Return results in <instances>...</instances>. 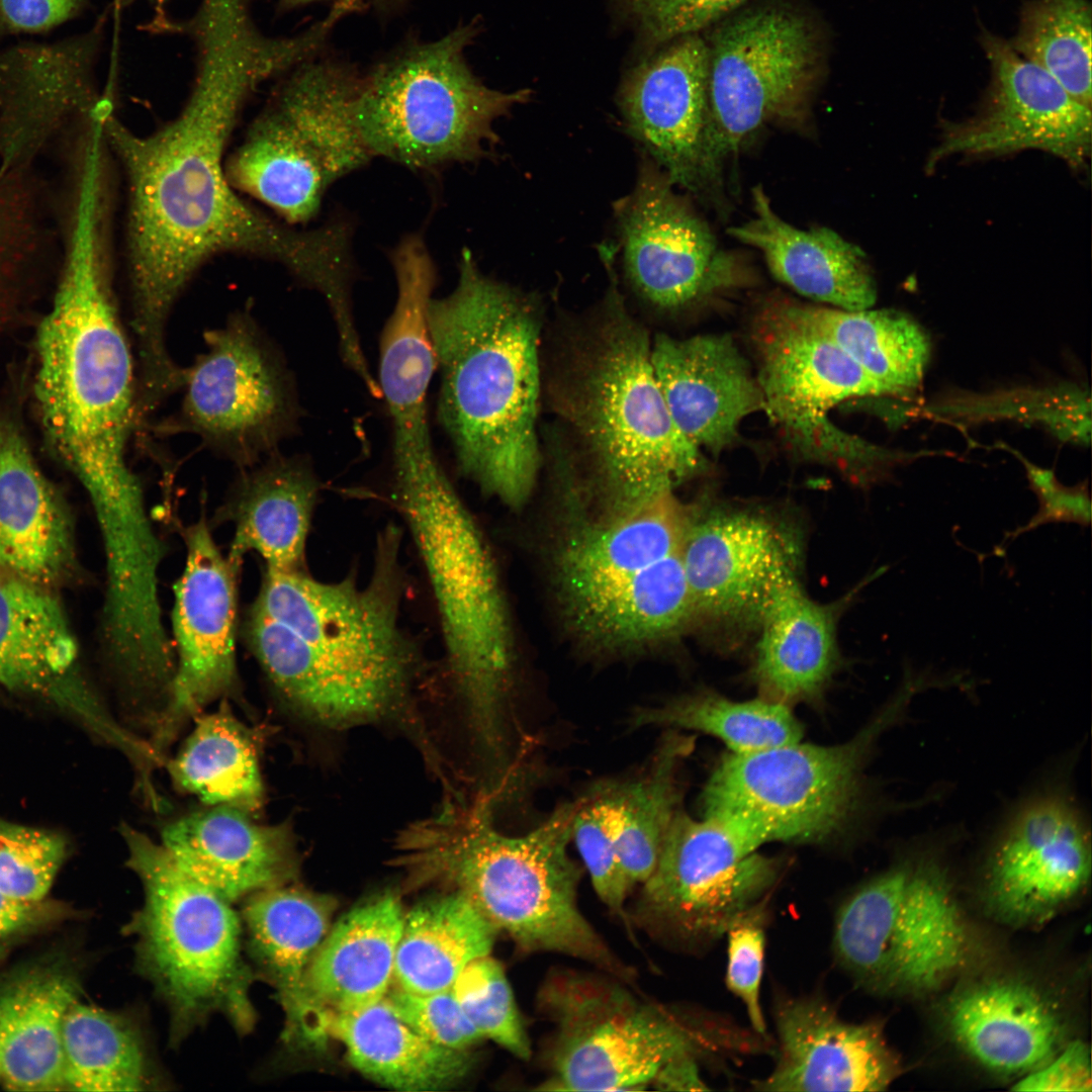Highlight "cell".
<instances>
[{
	"label": "cell",
	"mask_w": 1092,
	"mask_h": 1092,
	"mask_svg": "<svg viewBox=\"0 0 1092 1092\" xmlns=\"http://www.w3.org/2000/svg\"><path fill=\"white\" fill-rule=\"evenodd\" d=\"M197 72L176 118L138 135L113 116L105 140L125 171L128 194L130 327L138 353L167 352L166 327L179 295L211 256L239 252L283 265L322 290L341 273L346 240L335 222L298 231L243 201L230 184L223 153L253 91L274 78L269 44L239 25L213 23L194 35Z\"/></svg>",
	"instance_id": "1"
},
{
	"label": "cell",
	"mask_w": 1092,
	"mask_h": 1092,
	"mask_svg": "<svg viewBox=\"0 0 1092 1092\" xmlns=\"http://www.w3.org/2000/svg\"><path fill=\"white\" fill-rule=\"evenodd\" d=\"M102 216L75 211L65 269L37 333L35 395L46 437L89 495L95 515L144 498L127 463L138 429V373L115 304Z\"/></svg>",
	"instance_id": "2"
},
{
	"label": "cell",
	"mask_w": 1092,
	"mask_h": 1092,
	"mask_svg": "<svg viewBox=\"0 0 1092 1092\" xmlns=\"http://www.w3.org/2000/svg\"><path fill=\"white\" fill-rule=\"evenodd\" d=\"M458 281L432 296L428 320L440 374L439 422L458 469L517 510L541 467L540 317L534 301L485 276L463 250Z\"/></svg>",
	"instance_id": "3"
},
{
	"label": "cell",
	"mask_w": 1092,
	"mask_h": 1092,
	"mask_svg": "<svg viewBox=\"0 0 1092 1092\" xmlns=\"http://www.w3.org/2000/svg\"><path fill=\"white\" fill-rule=\"evenodd\" d=\"M491 798L453 794L396 838V863L417 884L464 896L524 952H556L593 964L621 982L634 972L607 945L577 904L580 869L568 853L575 802L539 826L507 835Z\"/></svg>",
	"instance_id": "4"
},
{
	"label": "cell",
	"mask_w": 1092,
	"mask_h": 1092,
	"mask_svg": "<svg viewBox=\"0 0 1092 1092\" xmlns=\"http://www.w3.org/2000/svg\"><path fill=\"white\" fill-rule=\"evenodd\" d=\"M401 531L377 535L367 582L322 581L265 567L251 608L293 634L284 668L293 699L314 721L347 726L379 717L405 694L417 646L402 629Z\"/></svg>",
	"instance_id": "5"
},
{
	"label": "cell",
	"mask_w": 1092,
	"mask_h": 1092,
	"mask_svg": "<svg viewBox=\"0 0 1092 1092\" xmlns=\"http://www.w3.org/2000/svg\"><path fill=\"white\" fill-rule=\"evenodd\" d=\"M613 261L607 296L566 342L549 385L606 512L641 507L704 473L708 462L677 429L651 363L647 332L627 311Z\"/></svg>",
	"instance_id": "6"
},
{
	"label": "cell",
	"mask_w": 1092,
	"mask_h": 1092,
	"mask_svg": "<svg viewBox=\"0 0 1092 1092\" xmlns=\"http://www.w3.org/2000/svg\"><path fill=\"white\" fill-rule=\"evenodd\" d=\"M396 503L427 571L450 671L480 740L503 746L515 658L491 552L438 461L394 474Z\"/></svg>",
	"instance_id": "7"
},
{
	"label": "cell",
	"mask_w": 1092,
	"mask_h": 1092,
	"mask_svg": "<svg viewBox=\"0 0 1092 1092\" xmlns=\"http://www.w3.org/2000/svg\"><path fill=\"white\" fill-rule=\"evenodd\" d=\"M120 834L144 893L124 930L133 938L136 970L167 1006L171 1043L214 1015L249 1033L257 1018L251 1000L257 977L244 956L234 903L184 872L146 833L122 824Z\"/></svg>",
	"instance_id": "8"
},
{
	"label": "cell",
	"mask_w": 1092,
	"mask_h": 1092,
	"mask_svg": "<svg viewBox=\"0 0 1092 1092\" xmlns=\"http://www.w3.org/2000/svg\"><path fill=\"white\" fill-rule=\"evenodd\" d=\"M478 24L397 49L361 75L356 119L373 158L413 170L468 163L498 141L494 121L525 103L529 89L503 92L471 71L465 50Z\"/></svg>",
	"instance_id": "9"
},
{
	"label": "cell",
	"mask_w": 1092,
	"mask_h": 1092,
	"mask_svg": "<svg viewBox=\"0 0 1092 1092\" xmlns=\"http://www.w3.org/2000/svg\"><path fill=\"white\" fill-rule=\"evenodd\" d=\"M833 945L840 964L866 987L922 995L963 970L971 934L943 874L929 863L907 864L842 904Z\"/></svg>",
	"instance_id": "10"
},
{
	"label": "cell",
	"mask_w": 1092,
	"mask_h": 1092,
	"mask_svg": "<svg viewBox=\"0 0 1092 1092\" xmlns=\"http://www.w3.org/2000/svg\"><path fill=\"white\" fill-rule=\"evenodd\" d=\"M901 688L880 716L851 740L823 746L799 742L729 753L703 792L705 814L730 816L767 841H817L853 813L866 754L877 735L908 705Z\"/></svg>",
	"instance_id": "11"
},
{
	"label": "cell",
	"mask_w": 1092,
	"mask_h": 1092,
	"mask_svg": "<svg viewBox=\"0 0 1092 1092\" xmlns=\"http://www.w3.org/2000/svg\"><path fill=\"white\" fill-rule=\"evenodd\" d=\"M718 23L707 42L711 181L759 127L803 107L824 66L821 33L799 8L766 2L739 8Z\"/></svg>",
	"instance_id": "12"
},
{
	"label": "cell",
	"mask_w": 1092,
	"mask_h": 1092,
	"mask_svg": "<svg viewBox=\"0 0 1092 1092\" xmlns=\"http://www.w3.org/2000/svg\"><path fill=\"white\" fill-rule=\"evenodd\" d=\"M537 1003L554 1024L546 1090H641L671 1058L696 1054L695 1034L671 1015L634 997L617 981L573 971L552 973Z\"/></svg>",
	"instance_id": "13"
},
{
	"label": "cell",
	"mask_w": 1092,
	"mask_h": 1092,
	"mask_svg": "<svg viewBox=\"0 0 1092 1092\" xmlns=\"http://www.w3.org/2000/svg\"><path fill=\"white\" fill-rule=\"evenodd\" d=\"M205 350L185 368L178 413L155 429L191 433L240 469L276 452L298 405L282 357L249 311L205 331Z\"/></svg>",
	"instance_id": "14"
},
{
	"label": "cell",
	"mask_w": 1092,
	"mask_h": 1092,
	"mask_svg": "<svg viewBox=\"0 0 1092 1092\" xmlns=\"http://www.w3.org/2000/svg\"><path fill=\"white\" fill-rule=\"evenodd\" d=\"M762 841L738 820L676 811L657 863L642 884L637 916L646 926L687 941L726 934L759 906L777 879Z\"/></svg>",
	"instance_id": "15"
},
{
	"label": "cell",
	"mask_w": 1092,
	"mask_h": 1092,
	"mask_svg": "<svg viewBox=\"0 0 1092 1092\" xmlns=\"http://www.w3.org/2000/svg\"><path fill=\"white\" fill-rule=\"evenodd\" d=\"M647 155L635 186L615 202L623 267L635 292L658 309H687L742 286L741 261L677 195Z\"/></svg>",
	"instance_id": "16"
},
{
	"label": "cell",
	"mask_w": 1092,
	"mask_h": 1092,
	"mask_svg": "<svg viewBox=\"0 0 1092 1092\" xmlns=\"http://www.w3.org/2000/svg\"><path fill=\"white\" fill-rule=\"evenodd\" d=\"M696 621L756 625L772 598L800 578V534L768 511L697 507L681 551Z\"/></svg>",
	"instance_id": "17"
},
{
	"label": "cell",
	"mask_w": 1092,
	"mask_h": 1092,
	"mask_svg": "<svg viewBox=\"0 0 1092 1092\" xmlns=\"http://www.w3.org/2000/svg\"><path fill=\"white\" fill-rule=\"evenodd\" d=\"M186 559L174 584L176 667L170 698L150 743L161 754L211 702L239 690L237 568L202 516L182 531Z\"/></svg>",
	"instance_id": "18"
},
{
	"label": "cell",
	"mask_w": 1092,
	"mask_h": 1092,
	"mask_svg": "<svg viewBox=\"0 0 1092 1092\" xmlns=\"http://www.w3.org/2000/svg\"><path fill=\"white\" fill-rule=\"evenodd\" d=\"M990 65L984 103L972 118L945 126L926 170L954 155L1000 156L1023 150L1053 154L1083 168L1091 152V108L1046 71L1019 56L1009 41L985 31Z\"/></svg>",
	"instance_id": "19"
},
{
	"label": "cell",
	"mask_w": 1092,
	"mask_h": 1092,
	"mask_svg": "<svg viewBox=\"0 0 1092 1092\" xmlns=\"http://www.w3.org/2000/svg\"><path fill=\"white\" fill-rule=\"evenodd\" d=\"M567 623L606 652H631L670 640L696 621L680 552L653 562L553 563Z\"/></svg>",
	"instance_id": "20"
},
{
	"label": "cell",
	"mask_w": 1092,
	"mask_h": 1092,
	"mask_svg": "<svg viewBox=\"0 0 1092 1092\" xmlns=\"http://www.w3.org/2000/svg\"><path fill=\"white\" fill-rule=\"evenodd\" d=\"M403 916L399 900L381 894L344 914L310 960L294 1003L284 1011L285 1043L324 1045L337 1015L382 999L392 982Z\"/></svg>",
	"instance_id": "21"
},
{
	"label": "cell",
	"mask_w": 1092,
	"mask_h": 1092,
	"mask_svg": "<svg viewBox=\"0 0 1092 1092\" xmlns=\"http://www.w3.org/2000/svg\"><path fill=\"white\" fill-rule=\"evenodd\" d=\"M750 332L763 412L779 428L826 416L848 399L889 395L812 322L801 302L769 298Z\"/></svg>",
	"instance_id": "22"
},
{
	"label": "cell",
	"mask_w": 1092,
	"mask_h": 1092,
	"mask_svg": "<svg viewBox=\"0 0 1092 1092\" xmlns=\"http://www.w3.org/2000/svg\"><path fill=\"white\" fill-rule=\"evenodd\" d=\"M618 104L627 129L673 185L700 192L706 165L708 44L698 34L672 40L624 78Z\"/></svg>",
	"instance_id": "23"
},
{
	"label": "cell",
	"mask_w": 1092,
	"mask_h": 1092,
	"mask_svg": "<svg viewBox=\"0 0 1092 1092\" xmlns=\"http://www.w3.org/2000/svg\"><path fill=\"white\" fill-rule=\"evenodd\" d=\"M1090 873V842L1076 811L1042 797L1017 814L993 851L987 901L1004 921L1043 922L1085 888Z\"/></svg>",
	"instance_id": "24"
},
{
	"label": "cell",
	"mask_w": 1092,
	"mask_h": 1092,
	"mask_svg": "<svg viewBox=\"0 0 1092 1092\" xmlns=\"http://www.w3.org/2000/svg\"><path fill=\"white\" fill-rule=\"evenodd\" d=\"M397 294L379 345L380 395L392 424L393 468L436 459L427 415V396L436 371L428 307L436 267L418 235H410L390 255Z\"/></svg>",
	"instance_id": "25"
},
{
	"label": "cell",
	"mask_w": 1092,
	"mask_h": 1092,
	"mask_svg": "<svg viewBox=\"0 0 1092 1092\" xmlns=\"http://www.w3.org/2000/svg\"><path fill=\"white\" fill-rule=\"evenodd\" d=\"M656 381L680 433L717 456L734 445L744 418L764 411L756 376L728 334L651 342Z\"/></svg>",
	"instance_id": "26"
},
{
	"label": "cell",
	"mask_w": 1092,
	"mask_h": 1092,
	"mask_svg": "<svg viewBox=\"0 0 1092 1092\" xmlns=\"http://www.w3.org/2000/svg\"><path fill=\"white\" fill-rule=\"evenodd\" d=\"M777 1066L761 1091H882L899 1063L874 1023L841 1019L826 1004L793 999L777 1011Z\"/></svg>",
	"instance_id": "27"
},
{
	"label": "cell",
	"mask_w": 1092,
	"mask_h": 1092,
	"mask_svg": "<svg viewBox=\"0 0 1092 1092\" xmlns=\"http://www.w3.org/2000/svg\"><path fill=\"white\" fill-rule=\"evenodd\" d=\"M168 824L162 845L192 878L232 903L286 885L297 874L291 827L264 825L218 805Z\"/></svg>",
	"instance_id": "28"
},
{
	"label": "cell",
	"mask_w": 1092,
	"mask_h": 1092,
	"mask_svg": "<svg viewBox=\"0 0 1092 1092\" xmlns=\"http://www.w3.org/2000/svg\"><path fill=\"white\" fill-rule=\"evenodd\" d=\"M78 648L58 600L49 587L0 568V684L8 689L64 700L95 730L108 716L89 695L69 686Z\"/></svg>",
	"instance_id": "29"
},
{
	"label": "cell",
	"mask_w": 1092,
	"mask_h": 1092,
	"mask_svg": "<svg viewBox=\"0 0 1092 1092\" xmlns=\"http://www.w3.org/2000/svg\"><path fill=\"white\" fill-rule=\"evenodd\" d=\"M318 482L307 461L277 452L241 469L214 520L234 526L229 560L241 568L249 552L265 566L303 569Z\"/></svg>",
	"instance_id": "30"
},
{
	"label": "cell",
	"mask_w": 1092,
	"mask_h": 1092,
	"mask_svg": "<svg viewBox=\"0 0 1092 1092\" xmlns=\"http://www.w3.org/2000/svg\"><path fill=\"white\" fill-rule=\"evenodd\" d=\"M956 1042L985 1068L1027 1074L1062 1049L1064 1026L1052 1004L1031 985L991 980L958 993L946 1009Z\"/></svg>",
	"instance_id": "31"
},
{
	"label": "cell",
	"mask_w": 1092,
	"mask_h": 1092,
	"mask_svg": "<svg viewBox=\"0 0 1092 1092\" xmlns=\"http://www.w3.org/2000/svg\"><path fill=\"white\" fill-rule=\"evenodd\" d=\"M754 216L728 229L759 251L772 276L799 294L845 310L872 307L877 288L862 251L833 230H799L772 209L761 186L752 190Z\"/></svg>",
	"instance_id": "32"
},
{
	"label": "cell",
	"mask_w": 1092,
	"mask_h": 1092,
	"mask_svg": "<svg viewBox=\"0 0 1092 1092\" xmlns=\"http://www.w3.org/2000/svg\"><path fill=\"white\" fill-rule=\"evenodd\" d=\"M68 515L14 424L0 421V568L50 587L74 564Z\"/></svg>",
	"instance_id": "33"
},
{
	"label": "cell",
	"mask_w": 1092,
	"mask_h": 1092,
	"mask_svg": "<svg viewBox=\"0 0 1092 1092\" xmlns=\"http://www.w3.org/2000/svg\"><path fill=\"white\" fill-rule=\"evenodd\" d=\"M854 592L839 603L823 604L806 594L799 578L772 598L757 624L753 664L765 699L788 705L821 694L839 660L838 615Z\"/></svg>",
	"instance_id": "34"
},
{
	"label": "cell",
	"mask_w": 1092,
	"mask_h": 1092,
	"mask_svg": "<svg viewBox=\"0 0 1092 1092\" xmlns=\"http://www.w3.org/2000/svg\"><path fill=\"white\" fill-rule=\"evenodd\" d=\"M79 999L72 976L37 971L0 992V1083L14 1091L65 1090L63 1024Z\"/></svg>",
	"instance_id": "35"
},
{
	"label": "cell",
	"mask_w": 1092,
	"mask_h": 1092,
	"mask_svg": "<svg viewBox=\"0 0 1092 1092\" xmlns=\"http://www.w3.org/2000/svg\"><path fill=\"white\" fill-rule=\"evenodd\" d=\"M328 1034L343 1043L357 1071L401 1091L448 1088L474 1063L469 1051L444 1048L422 1035L393 1011L385 996L364 1009L333 1017Z\"/></svg>",
	"instance_id": "36"
},
{
	"label": "cell",
	"mask_w": 1092,
	"mask_h": 1092,
	"mask_svg": "<svg viewBox=\"0 0 1092 1092\" xmlns=\"http://www.w3.org/2000/svg\"><path fill=\"white\" fill-rule=\"evenodd\" d=\"M245 949L257 979L276 991L283 1011L297 998L303 976L329 932L331 898L286 885L243 899Z\"/></svg>",
	"instance_id": "37"
},
{
	"label": "cell",
	"mask_w": 1092,
	"mask_h": 1092,
	"mask_svg": "<svg viewBox=\"0 0 1092 1092\" xmlns=\"http://www.w3.org/2000/svg\"><path fill=\"white\" fill-rule=\"evenodd\" d=\"M360 80L352 66L316 57L289 72L271 104L312 149L334 182L373 159L356 119Z\"/></svg>",
	"instance_id": "38"
},
{
	"label": "cell",
	"mask_w": 1092,
	"mask_h": 1092,
	"mask_svg": "<svg viewBox=\"0 0 1092 1092\" xmlns=\"http://www.w3.org/2000/svg\"><path fill=\"white\" fill-rule=\"evenodd\" d=\"M225 173L235 189L263 202L289 224L311 220L334 183L316 154L273 105L252 123L225 163Z\"/></svg>",
	"instance_id": "39"
},
{
	"label": "cell",
	"mask_w": 1092,
	"mask_h": 1092,
	"mask_svg": "<svg viewBox=\"0 0 1092 1092\" xmlns=\"http://www.w3.org/2000/svg\"><path fill=\"white\" fill-rule=\"evenodd\" d=\"M497 932L457 892L421 902L403 916L394 987L415 994L452 988L466 966L490 953Z\"/></svg>",
	"instance_id": "40"
},
{
	"label": "cell",
	"mask_w": 1092,
	"mask_h": 1092,
	"mask_svg": "<svg viewBox=\"0 0 1092 1092\" xmlns=\"http://www.w3.org/2000/svg\"><path fill=\"white\" fill-rule=\"evenodd\" d=\"M194 720L179 752L166 759L173 782L207 806L257 814L265 801L257 735L236 717L226 698L216 711Z\"/></svg>",
	"instance_id": "41"
},
{
	"label": "cell",
	"mask_w": 1092,
	"mask_h": 1092,
	"mask_svg": "<svg viewBox=\"0 0 1092 1092\" xmlns=\"http://www.w3.org/2000/svg\"><path fill=\"white\" fill-rule=\"evenodd\" d=\"M63 1063L65 1090L143 1091L156 1084L138 1022L79 999L65 1016Z\"/></svg>",
	"instance_id": "42"
},
{
	"label": "cell",
	"mask_w": 1092,
	"mask_h": 1092,
	"mask_svg": "<svg viewBox=\"0 0 1092 1092\" xmlns=\"http://www.w3.org/2000/svg\"><path fill=\"white\" fill-rule=\"evenodd\" d=\"M806 314L889 394L917 388L930 357V341L907 314L870 308L845 310L803 303Z\"/></svg>",
	"instance_id": "43"
},
{
	"label": "cell",
	"mask_w": 1092,
	"mask_h": 1092,
	"mask_svg": "<svg viewBox=\"0 0 1092 1092\" xmlns=\"http://www.w3.org/2000/svg\"><path fill=\"white\" fill-rule=\"evenodd\" d=\"M693 749L692 739L668 732L640 776L620 782L621 826L618 855L629 888L643 884L657 863L665 836L679 809L677 771Z\"/></svg>",
	"instance_id": "44"
},
{
	"label": "cell",
	"mask_w": 1092,
	"mask_h": 1092,
	"mask_svg": "<svg viewBox=\"0 0 1092 1092\" xmlns=\"http://www.w3.org/2000/svg\"><path fill=\"white\" fill-rule=\"evenodd\" d=\"M629 728L697 730L720 738L734 753L799 742L802 728L788 705L768 699L734 702L712 694L686 696L655 707H639Z\"/></svg>",
	"instance_id": "45"
},
{
	"label": "cell",
	"mask_w": 1092,
	"mask_h": 1092,
	"mask_svg": "<svg viewBox=\"0 0 1092 1092\" xmlns=\"http://www.w3.org/2000/svg\"><path fill=\"white\" fill-rule=\"evenodd\" d=\"M1092 12L1088 0H1028L1012 49L1091 108Z\"/></svg>",
	"instance_id": "46"
},
{
	"label": "cell",
	"mask_w": 1092,
	"mask_h": 1092,
	"mask_svg": "<svg viewBox=\"0 0 1092 1092\" xmlns=\"http://www.w3.org/2000/svg\"><path fill=\"white\" fill-rule=\"evenodd\" d=\"M925 412L929 416L962 424L999 419L1034 423L1042 425L1062 440L1090 443L1089 394L1070 384L986 393H956L929 403Z\"/></svg>",
	"instance_id": "47"
},
{
	"label": "cell",
	"mask_w": 1092,
	"mask_h": 1092,
	"mask_svg": "<svg viewBox=\"0 0 1092 1092\" xmlns=\"http://www.w3.org/2000/svg\"><path fill=\"white\" fill-rule=\"evenodd\" d=\"M620 826L619 781L599 783L575 801L571 838L598 897L630 929L625 901L631 889L618 855Z\"/></svg>",
	"instance_id": "48"
},
{
	"label": "cell",
	"mask_w": 1092,
	"mask_h": 1092,
	"mask_svg": "<svg viewBox=\"0 0 1092 1092\" xmlns=\"http://www.w3.org/2000/svg\"><path fill=\"white\" fill-rule=\"evenodd\" d=\"M452 991L463 1011L482 1034L521 1060L531 1056V1042L500 964L489 954L472 961L457 977Z\"/></svg>",
	"instance_id": "49"
},
{
	"label": "cell",
	"mask_w": 1092,
	"mask_h": 1092,
	"mask_svg": "<svg viewBox=\"0 0 1092 1092\" xmlns=\"http://www.w3.org/2000/svg\"><path fill=\"white\" fill-rule=\"evenodd\" d=\"M788 449L798 458L838 470L863 487L888 476L911 454L894 452L852 435L822 416L781 428Z\"/></svg>",
	"instance_id": "50"
},
{
	"label": "cell",
	"mask_w": 1092,
	"mask_h": 1092,
	"mask_svg": "<svg viewBox=\"0 0 1092 1092\" xmlns=\"http://www.w3.org/2000/svg\"><path fill=\"white\" fill-rule=\"evenodd\" d=\"M65 839L49 830L0 821V893L41 903L66 856Z\"/></svg>",
	"instance_id": "51"
},
{
	"label": "cell",
	"mask_w": 1092,
	"mask_h": 1092,
	"mask_svg": "<svg viewBox=\"0 0 1092 1092\" xmlns=\"http://www.w3.org/2000/svg\"><path fill=\"white\" fill-rule=\"evenodd\" d=\"M385 998L403 1021L436 1044L469 1051L484 1038L463 1011L452 988L415 994L393 987Z\"/></svg>",
	"instance_id": "52"
},
{
	"label": "cell",
	"mask_w": 1092,
	"mask_h": 1092,
	"mask_svg": "<svg viewBox=\"0 0 1092 1092\" xmlns=\"http://www.w3.org/2000/svg\"><path fill=\"white\" fill-rule=\"evenodd\" d=\"M748 0H619L652 46L674 40L718 23Z\"/></svg>",
	"instance_id": "53"
},
{
	"label": "cell",
	"mask_w": 1092,
	"mask_h": 1092,
	"mask_svg": "<svg viewBox=\"0 0 1092 1092\" xmlns=\"http://www.w3.org/2000/svg\"><path fill=\"white\" fill-rule=\"evenodd\" d=\"M728 989L745 1005L753 1029L766 1035V1025L760 1005V985L763 973L765 935L758 908L735 921L726 932Z\"/></svg>",
	"instance_id": "54"
},
{
	"label": "cell",
	"mask_w": 1092,
	"mask_h": 1092,
	"mask_svg": "<svg viewBox=\"0 0 1092 1092\" xmlns=\"http://www.w3.org/2000/svg\"><path fill=\"white\" fill-rule=\"evenodd\" d=\"M1025 468L1029 487L1038 500V511L1023 526L1006 533L1004 542L1050 523L1091 524V499L1086 484L1068 487L1060 483L1054 470L1034 465L1013 449H1008Z\"/></svg>",
	"instance_id": "55"
},
{
	"label": "cell",
	"mask_w": 1092,
	"mask_h": 1092,
	"mask_svg": "<svg viewBox=\"0 0 1092 1092\" xmlns=\"http://www.w3.org/2000/svg\"><path fill=\"white\" fill-rule=\"evenodd\" d=\"M1041 1067L1027 1073L1011 1089L1015 1091L1090 1092L1091 1061L1087 1045L1074 1040Z\"/></svg>",
	"instance_id": "56"
},
{
	"label": "cell",
	"mask_w": 1092,
	"mask_h": 1092,
	"mask_svg": "<svg viewBox=\"0 0 1092 1092\" xmlns=\"http://www.w3.org/2000/svg\"><path fill=\"white\" fill-rule=\"evenodd\" d=\"M85 0H0V22L9 29L38 31L71 17Z\"/></svg>",
	"instance_id": "57"
},
{
	"label": "cell",
	"mask_w": 1092,
	"mask_h": 1092,
	"mask_svg": "<svg viewBox=\"0 0 1092 1092\" xmlns=\"http://www.w3.org/2000/svg\"><path fill=\"white\" fill-rule=\"evenodd\" d=\"M661 1091H704L710 1088L700 1075L695 1054L677 1055L665 1062L651 1083Z\"/></svg>",
	"instance_id": "58"
},
{
	"label": "cell",
	"mask_w": 1092,
	"mask_h": 1092,
	"mask_svg": "<svg viewBox=\"0 0 1092 1092\" xmlns=\"http://www.w3.org/2000/svg\"><path fill=\"white\" fill-rule=\"evenodd\" d=\"M41 903H23L0 893V941L39 923L47 914Z\"/></svg>",
	"instance_id": "59"
},
{
	"label": "cell",
	"mask_w": 1092,
	"mask_h": 1092,
	"mask_svg": "<svg viewBox=\"0 0 1092 1092\" xmlns=\"http://www.w3.org/2000/svg\"><path fill=\"white\" fill-rule=\"evenodd\" d=\"M322 0H278V9L282 12L303 7ZM363 5H372L380 11H390L402 6L406 0H359Z\"/></svg>",
	"instance_id": "60"
},
{
	"label": "cell",
	"mask_w": 1092,
	"mask_h": 1092,
	"mask_svg": "<svg viewBox=\"0 0 1092 1092\" xmlns=\"http://www.w3.org/2000/svg\"><path fill=\"white\" fill-rule=\"evenodd\" d=\"M134 1H136V0H119V3H120L121 6H127V5L131 4ZM148 1L152 2L156 6V8L160 9V14L161 15H159V18H158L157 21L165 19L166 14L163 13L162 9L164 7V4L168 0H148Z\"/></svg>",
	"instance_id": "61"
}]
</instances>
